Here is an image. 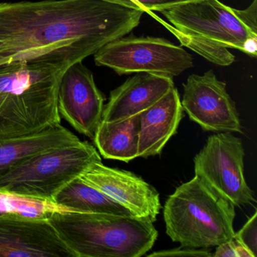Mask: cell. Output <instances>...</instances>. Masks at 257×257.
<instances>
[{"mask_svg": "<svg viewBox=\"0 0 257 257\" xmlns=\"http://www.w3.org/2000/svg\"><path fill=\"white\" fill-rule=\"evenodd\" d=\"M244 155L240 138L229 132L215 134L194 158L195 176L234 207L252 204L255 199L244 177Z\"/></svg>", "mask_w": 257, "mask_h": 257, "instance_id": "obj_8", "label": "cell"}, {"mask_svg": "<svg viewBox=\"0 0 257 257\" xmlns=\"http://www.w3.org/2000/svg\"><path fill=\"white\" fill-rule=\"evenodd\" d=\"M67 211L71 210L58 205L53 201L0 191V217L22 216L49 219L55 212Z\"/></svg>", "mask_w": 257, "mask_h": 257, "instance_id": "obj_18", "label": "cell"}, {"mask_svg": "<svg viewBox=\"0 0 257 257\" xmlns=\"http://www.w3.org/2000/svg\"><path fill=\"white\" fill-rule=\"evenodd\" d=\"M68 67L43 62L0 66V136L26 135L61 124L57 96Z\"/></svg>", "mask_w": 257, "mask_h": 257, "instance_id": "obj_3", "label": "cell"}, {"mask_svg": "<svg viewBox=\"0 0 257 257\" xmlns=\"http://www.w3.org/2000/svg\"><path fill=\"white\" fill-rule=\"evenodd\" d=\"M57 100L60 115L93 141L102 121L105 97L82 61L69 66L61 75Z\"/></svg>", "mask_w": 257, "mask_h": 257, "instance_id": "obj_10", "label": "cell"}, {"mask_svg": "<svg viewBox=\"0 0 257 257\" xmlns=\"http://www.w3.org/2000/svg\"><path fill=\"white\" fill-rule=\"evenodd\" d=\"M52 201L71 211L135 216L128 208L90 186L80 177L66 185L54 196Z\"/></svg>", "mask_w": 257, "mask_h": 257, "instance_id": "obj_17", "label": "cell"}, {"mask_svg": "<svg viewBox=\"0 0 257 257\" xmlns=\"http://www.w3.org/2000/svg\"><path fill=\"white\" fill-rule=\"evenodd\" d=\"M81 180L128 208L135 216L156 222L161 209L159 193L144 179L130 171L94 163Z\"/></svg>", "mask_w": 257, "mask_h": 257, "instance_id": "obj_12", "label": "cell"}, {"mask_svg": "<svg viewBox=\"0 0 257 257\" xmlns=\"http://www.w3.org/2000/svg\"><path fill=\"white\" fill-rule=\"evenodd\" d=\"M183 110L180 94L174 87L151 107L139 114L138 157L149 158L162 153L177 132Z\"/></svg>", "mask_w": 257, "mask_h": 257, "instance_id": "obj_14", "label": "cell"}, {"mask_svg": "<svg viewBox=\"0 0 257 257\" xmlns=\"http://www.w3.org/2000/svg\"><path fill=\"white\" fill-rule=\"evenodd\" d=\"M171 25L157 19L181 46L193 51L209 62L228 67L234 62L228 49L251 58L257 55V0L238 10L219 0H192L161 11Z\"/></svg>", "mask_w": 257, "mask_h": 257, "instance_id": "obj_2", "label": "cell"}, {"mask_svg": "<svg viewBox=\"0 0 257 257\" xmlns=\"http://www.w3.org/2000/svg\"><path fill=\"white\" fill-rule=\"evenodd\" d=\"M0 257H76L49 219L0 217Z\"/></svg>", "mask_w": 257, "mask_h": 257, "instance_id": "obj_11", "label": "cell"}, {"mask_svg": "<svg viewBox=\"0 0 257 257\" xmlns=\"http://www.w3.org/2000/svg\"><path fill=\"white\" fill-rule=\"evenodd\" d=\"M139 115L121 121L99 124L94 141L104 159L129 162L138 157Z\"/></svg>", "mask_w": 257, "mask_h": 257, "instance_id": "obj_16", "label": "cell"}, {"mask_svg": "<svg viewBox=\"0 0 257 257\" xmlns=\"http://www.w3.org/2000/svg\"><path fill=\"white\" fill-rule=\"evenodd\" d=\"M144 10L104 0H44L0 4V66L50 63L70 66L130 34Z\"/></svg>", "mask_w": 257, "mask_h": 257, "instance_id": "obj_1", "label": "cell"}, {"mask_svg": "<svg viewBox=\"0 0 257 257\" xmlns=\"http://www.w3.org/2000/svg\"><path fill=\"white\" fill-rule=\"evenodd\" d=\"M79 141L61 124L26 135L0 136V175L31 156Z\"/></svg>", "mask_w": 257, "mask_h": 257, "instance_id": "obj_15", "label": "cell"}, {"mask_svg": "<svg viewBox=\"0 0 257 257\" xmlns=\"http://www.w3.org/2000/svg\"><path fill=\"white\" fill-rule=\"evenodd\" d=\"M209 251L210 250L206 248L195 249V248L180 246V247L174 248V249L157 251V252L149 254L148 256H213V253H210Z\"/></svg>", "mask_w": 257, "mask_h": 257, "instance_id": "obj_21", "label": "cell"}, {"mask_svg": "<svg viewBox=\"0 0 257 257\" xmlns=\"http://www.w3.org/2000/svg\"><path fill=\"white\" fill-rule=\"evenodd\" d=\"M97 150L87 141L46 150L0 175V191L52 201L54 196L94 163Z\"/></svg>", "mask_w": 257, "mask_h": 257, "instance_id": "obj_6", "label": "cell"}, {"mask_svg": "<svg viewBox=\"0 0 257 257\" xmlns=\"http://www.w3.org/2000/svg\"><path fill=\"white\" fill-rule=\"evenodd\" d=\"M49 222L76 257H141L158 237L145 217L80 212H55Z\"/></svg>", "mask_w": 257, "mask_h": 257, "instance_id": "obj_4", "label": "cell"}, {"mask_svg": "<svg viewBox=\"0 0 257 257\" xmlns=\"http://www.w3.org/2000/svg\"><path fill=\"white\" fill-rule=\"evenodd\" d=\"M183 109L206 132L241 133L235 103L227 92L226 84L213 70L192 74L183 84Z\"/></svg>", "mask_w": 257, "mask_h": 257, "instance_id": "obj_9", "label": "cell"}, {"mask_svg": "<svg viewBox=\"0 0 257 257\" xmlns=\"http://www.w3.org/2000/svg\"><path fill=\"white\" fill-rule=\"evenodd\" d=\"M94 55L96 65L112 69L119 76L148 73L174 77L194 66L189 52L162 37L124 36Z\"/></svg>", "mask_w": 257, "mask_h": 257, "instance_id": "obj_7", "label": "cell"}, {"mask_svg": "<svg viewBox=\"0 0 257 257\" xmlns=\"http://www.w3.org/2000/svg\"><path fill=\"white\" fill-rule=\"evenodd\" d=\"M173 77L148 73H135L111 91L104 105L102 121L112 122L139 115L174 88Z\"/></svg>", "mask_w": 257, "mask_h": 257, "instance_id": "obj_13", "label": "cell"}, {"mask_svg": "<svg viewBox=\"0 0 257 257\" xmlns=\"http://www.w3.org/2000/svg\"><path fill=\"white\" fill-rule=\"evenodd\" d=\"M3 48H4V44H3V43H1V42H0V50H1V49H3Z\"/></svg>", "mask_w": 257, "mask_h": 257, "instance_id": "obj_24", "label": "cell"}, {"mask_svg": "<svg viewBox=\"0 0 257 257\" xmlns=\"http://www.w3.org/2000/svg\"><path fill=\"white\" fill-rule=\"evenodd\" d=\"M213 256L253 257V255L233 236L231 240L216 246Z\"/></svg>", "mask_w": 257, "mask_h": 257, "instance_id": "obj_20", "label": "cell"}, {"mask_svg": "<svg viewBox=\"0 0 257 257\" xmlns=\"http://www.w3.org/2000/svg\"><path fill=\"white\" fill-rule=\"evenodd\" d=\"M166 234L186 247H216L234 234V205L195 176L177 188L164 207Z\"/></svg>", "mask_w": 257, "mask_h": 257, "instance_id": "obj_5", "label": "cell"}, {"mask_svg": "<svg viewBox=\"0 0 257 257\" xmlns=\"http://www.w3.org/2000/svg\"><path fill=\"white\" fill-rule=\"evenodd\" d=\"M142 7L145 13L151 14L153 12L163 11L177 7L192 0H135Z\"/></svg>", "mask_w": 257, "mask_h": 257, "instance_id": "obj_22", "label": "cell"}, {"mask_svg": "<svg viewBox=\"0 0 257 257\" xmlns=\"http://www.w3.org/2000/svg\"><path fill=\"white\" fill-rule=\"evenodd\" d=\"M104 1L112 3V4H119V5L124 6V7H129V8L143 10L141 5L135 0H104Z\"/></svg>", "mask_w": 257, "mask_h": 257, "instance_id": "obj_23", "label": "cell"}, {"mask_svg": "<svg viewBox=\"0 0 257 257\" xmlns=\"http://www.w3.org/2000/svg\"><path fill=\"white\" fill-rule=\"evenodd\" d=\"M257 212L255 211L247 222L237 232H234V237L246 247L253 257L257 252Z\"/></svg>", "mask_w": 257, "mask_h": 257, "instance_id": "obj_19", "label": "cell"}]
</instances>
